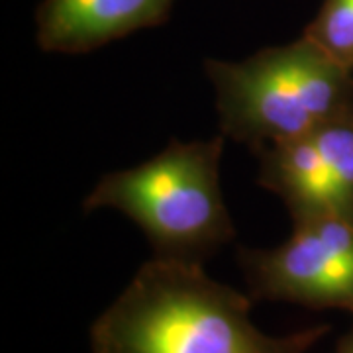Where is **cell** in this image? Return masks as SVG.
I'll list each match as a JSON object with an SVG mask.
<instances>
[{"label":"cell","mask_w":353,"mask_h":353,"mask_svg":"<svg viewBox=\"0 0 353 353\" xmlns=\"http://www.w3.org/2000/svg\"><path fill=\"white\" fill-rule=\"evenodd\" d=\"M259 155V185L281 196L290 218L320 212L353 216L314 132L267 145Z\"/></svg>","instance_id":"cell-6"},{"label":"cell","mask_w":353,"mask_h":353,"mask_svg":"<svg viewBox=\"0 0 353 353\" xmlns=\"http://www.w3.org/2000/svg\"><path fill=\"white\" fill-rule=\"evenodd\" d=\"M222 136L257 153L353 112V73L310 38L265 48L243 61L206 59Z\"/></svg>","instance_id":"cell-2"},{"label":"cell","mask_w":353,"mask_h":353,"mask_svg":"<svg viewBox=\"0 0 353 353\" xmlns=\"http://www.w3.org/2000/svg\"><path fill=\"white\" fill-rule=\"evenodd\" d=\"M252 296L210 279L201 263L155 257L90 328L92 353H306L318 324L269 336L252 322Z\"/></svg>","instance_id":"cell-1"},{"label":"cell","mask_w":353,"mask_h":353,"mask_svg":"<svg viewBox=\"0 0 353 353\" xmlns=\"http://www.w3.org/2000/svg\"><path fill=\"white\" fill-rule=\"evenodd\" d=\"M292 224L289 240L273 250H238L250 296L353 314V216L320 212Z\"/></svg>","instance_id":"cell-4"},{"label":"cell","mask_w":353,"mask_h":353,"mask_svg":"<svg viewBox=\"0 0 353 353\" xmlns=\"http://www.w3.org/2000/svg\"><path fill=\"white\" fill-rule=\"evenodd\" d=\"M175 0H41L38 46L55 53H88L145 28L165 24Z\"/></svg>","instance_id":"cell-5"},{"label":"cell","mask_w":353,"mask_h":353,"mask_svg":"<svg viewBox=\"0 0 353 353\" xmlns=\"http://www.w3.org/2000/svg\"><path fill=\"white\" fill-rule=\"evenodd\" d=\"M224 136L171 141L155 157L104 175L85 210L114 208L138 224L155 257L204 263L236 238L220 189Z\"/></svg>","instance_id":"cell-3"},{"label":"cell","mask_w":353,"mask_h":353,"mask_svg":"<svg viewBox=\"0 0 353 353\" xmlns=\"http://www.w3.org/2000/svg\"><path fill=\"white\" fill-rule=\"evenodd\" d=\"M336 353H353V324L352 328L347 330L340 338V341H338Z\"/></svg>","instance_id":"cell-8"},{"label":"cell","mask_w":353,"mask_h":353,"mask_svg":"<svg viewBox=\"0 0 353 353\" xmlns=\"http://www.w3.org/2000/svg\"><path fill=\"white\" fill-rule=\"evenodd\" d=\"M304 36L353 73V0H322Z\"/></svg>","instance_id":"cell-7"}]
</instances>
